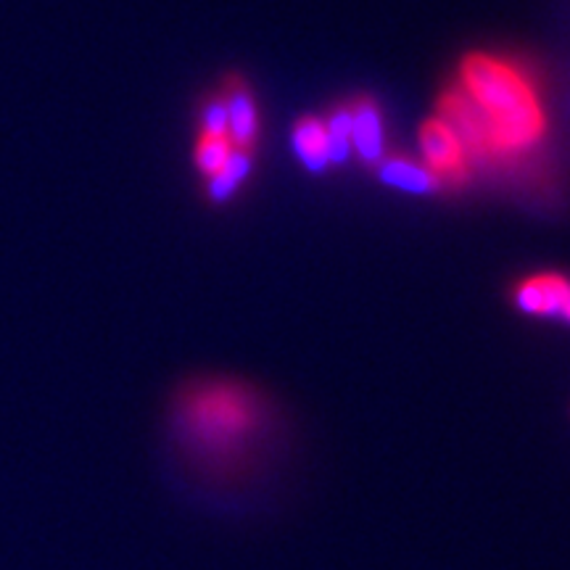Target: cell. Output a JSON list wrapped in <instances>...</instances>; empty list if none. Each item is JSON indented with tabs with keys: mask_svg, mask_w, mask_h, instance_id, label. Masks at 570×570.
Wrapping results in <instances>:
<instances>
[{
	"mask_svg": "<svg viewBox=\"0 0 570 570\" xmlns=\"http://www.w3.org/2000/svg\"><path fill=\"white\" fill-rule=\"evenodd\" d=\"M560 317L566 320V323H570V291H568V296H566V304H562V309H560Z\"/></svg>",
	"mask_w": 570,
	"mask_h": 570,
	"instance_id": "cell-13",
	"label": "cell"
},
{
	"mask_svg": "<svg viewBox=\"0 0 570 570\" xmlns=\"http://www.w3.org/2000/svg\"><path fill=\"white\" fill-rule=\"evenodd\" d=\"M323 122L327 135V159L331 164H346L352 156V109L348 104L336 106Z\"/></svg>",
	"mask_w": 570,
	"mask_h": 570,
	"instance_id": "cell-10",
	"label": "cell"
},
{
	"mask_svg": "<svg viewBox=\"0 0 570 570\" xmlns=\"http://www.w3.org/2000/svg\"><path fill=\"white\" fill-rule=\"evenodd\" d=\"M269 425L273 407L262 391L233 377L190 381L173 404L175 444L212 481L252 473Z\"/></svg>",
	"mask_w": 570,
	"mask_h": 570,
	"instance_id": "cell-1",
	"label": "cell"
},
{
	"mask_svg": "<svg viewBox=\"0 0 570 570\" xmlns=\"http://www.w3.org/2000/svg\"><path fill=\"white\" fill-rule=\"evenodd\" d=\"M252 167H254V151H240V148H235L230 161H227L217 175H212L209 180H206V196H209V202L214 204L230 202V198L238 194L240 185L246 183V177L252 175Z\"/></svg>",
	"mask_w": 570,
	"mask_h": 570,
	"instance_id": "cell-9",
	"label": "cell"
},
{
	"mask_svg": "<svg viewBox=\"0 0 570 570\" xmlns=\"http://www.w3.org/2000/svg\"><path fill=\"white\" fill-rule=\"evenodd\" d=\"M420 148H423V164L431 169L441 188H460L470 180V159L462 148L458 135L452 132L444 119L431 117L420 127Z\"/></svg>",
	"mask_w": 570,
	"mask_h": 570,
	"instance_id": "cell-3",
	"label": "cell"
},
{
	"mask_svg": "<svg viewBox=\"0 0 570 570\" xmlns=\"http://www.w3.org/2000/svg\"><path fill=\"white\" fill-rule=\"evenodd\" d=\"M377 180L389 188L402 190V194H412V196H431L441 188L436 177L431 175V169L425 164H420L415 159L404 154H386L383 161L375 167Z\"/></svg>",
	"mask_w": 570,
	"mask_h": 570,
	"instance_id": "cell-7",
	"label": "cell"
},
{
	"mask_svg": "<svg viewBox=\"0 0 570 570\" xmlns=\"http://www.w3.org/2000/svg\"><path fill=\"white\" fill-rule=\"evenodd\" d=\"M570 291V281L560 273L525 275L512 285V304L531 317H560Z\"/></svg>",
	"mask_w": 570,
	"mask_h": 570,
	"instance_id": "cell-5",
	"label": "cell"
},
{
	"mask_svg": "<svg viewBox=\"0 0 570 570\" xmlns=\"http://www.w3.org/2000/svg\"><path fill=\"white\" fill-rule=\"evenodd\" d=\"M235 151V146L230 142L227 135H198L196 140V151H194V161H196V169L202 173L206 180H209L212 175H217L219 169L225 167L227 161H230V156Z\"/></svg>",
	"mask_w": 570,
	"mask_h": 570,
	"instance_id": "cell-11",
	"label": "cell"
},
{
	"mask_svg": "<svg viewBox=\"0 0 570 570\" xmlns=\"http://www.w3.org/2000/svg\"><path fill=\"white\" fill-rule=\"evenodd\" d=\"M352 109V154L360 156L365 167L375 169L386 156V125L383 111L370 96H356L348 101Z\"/></svg>",
	"mask_w": 570,
	"mask_h": 570,
	"instance_id": "cell-6",
	"label": "cell"
},
{
	"mask_svg": "<svg viewBox=\"0 0 570 570\" xmlns=\"http://www.w3.org/2000/svg\"><path fill=\"white\" fill-rule=\"evenodd\" d=\"M458 85L487 119L499 164L523 159L547 135V109L531 75L504 56L473 51L460 63Z\"/></svg>",
	"mask_w": 570,
	"mask_h": 570,
	"instance_id": "cell-2",
	"label": "cell"
},
{
	"mask_svg": "<svg viewBox=\"0 0 570 570\" xmlns=\"http://www.w3.org/2000/svg\"><path fill=\"white\" fill-rule=\"evenodd\" d=\"M291 142H294V154L298 161L304 164L309 173H325L331 167V159H327V135H325V122L315 114H306V117L298 119L294 125V132H291Z\"/></svg>",
	"mask_w": 570,
	"mask_h": 570,
	"instance_id": "cell-8",
	"label": "cell"
},
{
	"mask_svg": "<svg viewBox=\"0 0 570 570\" xmlns=\"http://www.w3.org/2000/svg\"><path fill=\"white\" fill-rule=\"evenodd\" d=\"M219 92L227 104V138L240 151H254L256 138H259V109H256L252 88L244 77L230 75Z\"/></svg>",
	"mask_w": 570,
	"mask_h": 570,
	"instance_id": "cell-4",
	"label": "cell"
},
{
	"mask_svg": "<svg viewBox=\"0 0 570 570\" xmlns=\"http://www.w3.org/2000/svg\"><path fill=\"white\" fill-rule=\"evenodd\" d=\"M202 132L204 135H227V104L223 92L206 98L202 106Z\"/></svg>",
	"mask_w": 570,
	"mask_h": 570,
	"instance_id": "cell-12",
	"label": "cell"
}]
</instances>
